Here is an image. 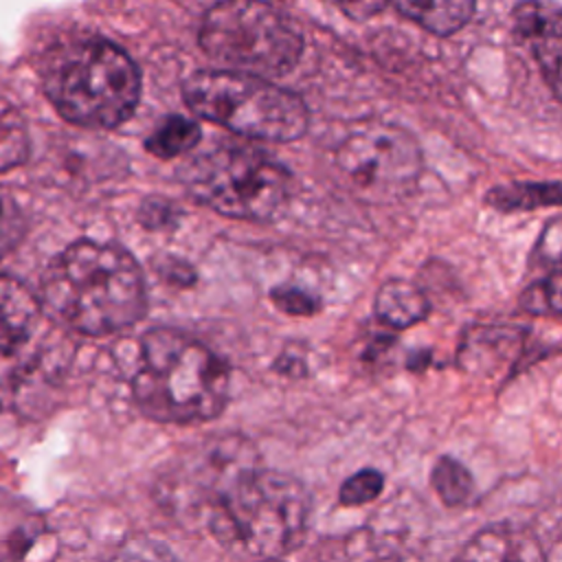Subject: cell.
I'll use <instances>...</instances> for the list:
<instances>
[{
  "label": "cell",
  "instance_id": "9a60e30c",
  "mask_svg": "<svg viewBox=\"0 0 562 562\" xmlns=\"http://www.w3.org/2000/svg\"><path fill=\"white\" fill-rule=\"evenodd\" d=\"M200 136L202 130L193 119H187L182 114H169L145 138V149L156 158L171 160L189 154L200 143Z\"/></svg>",
  "mask_w": 562,
  "mask_h": 562
},
{
  "label": "cell",
  "instance_id": "e0dca14e",
  "mask_svg": "<svg viewBox=\"0 0 562 562\" xmlns=\"http://www.w3.org/2000/svg\"><path fill=\"white\" fill-rule=\"evenodd\" d=\"M29 154V134L15 110L0 103V171L24 162Z\"/></svg>",
  "mask_w": 562,
  "mask_h": 562
},
{
  "label": "cell",
  "instance_id": "8fae6325",
  "mask_svg": "<svg viewBox=\"0 0 562 562\" xmlns=\"http://www.w3.org/2000/svg\"><path fill=\"white\" fill-rule=\"evenodd\" d=\"M42 531V514L22 496L0 487V560L24 558Z\"/></svg>",
  "mask_w": 562,
  "mask_h": 562
},
{
  "label": "cell",
  "instance_id": "ac0fdd59",
  "mask_svg": "<svg viewBox=\"0 0 562 562\" xmlns=\"http://www.w3.org/2000/svg\"><path fill=\"white\" fill-rule=\"evenodd\" d=\"M520 307L536 316H560V270L553 268L544 279L527 285Z\"/></svg>",
  "mask_w": 562,
  "mask_h": 562
},
{
  "label": "cell",
  "instance_id": "603a6c76",
  "mask_svg": "<svg viewBox=\"0 0 562 562\" xmlns=\"http://www.w3.org/2000/svg\"><path fill=\"white\" fill-rule=\"evenodd\" d=\"M138 220L149 231L176 228L180 220V209L165 198H147L138 209Z\"/></svg>",
  "mask_w": 562,
  "mask_h": 562
},
{
  "label": "cell",
  "instance_id": "4fadbf2b",
  "mask_svg": "<svg viewBox=\"0 0 562 562\" xmlns=\"http://www.w3.org/2000/svg\"><path fill=\"white\" fill-rule=\"evenodd\" d=\"M408 20L435 35L459 31L474 13L476 0H386Z\"/></svg>",
  "mask_w": 562,
  "mask_h": 562
},
{
  "label": "cell",
  "instance_id": "6da1fadb",
  "mask_svg": "<svg viewBox=\"0 0 562 562\" xmlns=\"http://www.w3.org/2000/svg\"><path fill=\"white\" fill-rule=\"evenodd\" d=\"M42 303L66 327L105 336L136 325L147 312L145 277L119 244L79 239L50 259Z\"/></svg>",
  "mask_w": 562,
  "mask_h": 562
},
{
  "label": "cell",
  "instance_id": "7a4b0ae2",
  "mask_svg": "<svg viewBox=\"0 0 562 562\" xmlns=\"http://www.w3.org/2000/svg\"><path fill=\"white\" fill-rule=\"evenodd\" d=\"M204 512L222 547L246 555L279 558L303 542L310 494L294 476L259 468L252 459L220 483Z\"/></svg>",
  "mask_w": 562,
  "mask_h": 562
},
{
  "label": "cell",
  "instance_id": "7402d4cb",
  "mask_svg": "<svg viewBox=\"0 0 562 562\" xmlns=\"http://www.w3.org/2000/svg\"><path fill=\"white\" fill-rule=\"evenodd\" d=\"M270 299L277 310H281L283 314H292V316H312L321 307L318 296H314L301 288H292V285L274 288L270 292Z\"/></svg>",
  "mask_w": 562,
  "mask_h": 562
},
{
  "label": "cell",
  "instance_id": "8992f818",
  "mask_svg": "<svg viewBox=\"0 0 562 562\" xmlns=\"http://www.w3.org/2000/svg\"><path fill=\"white\" fill-rule=\"evenodd\" d=\"M178 178L198 204L248 222L277 217L292 191V176L283 165L257 149L233 145H220L187 160Z\"/></svg>",
  "mask_w": 562,
  "mask_h": 562
},
{
  "label": "cell",
  "instance_id": "cb8c5ba5",
  "mask_svg": "<svg viewBox=\"0 0 562 562\" xmlns=\"http://www.w3.org/2000/svg\"><path fill=\"white\" fill-rule=\"evenodd\" d=\"M151 268L156 274L165 279V283L178 285V288H189L195 283V270L189 261L176 257V255H158L151 259Z\"/></svg>",
  "mask_w": 562,
  "mask_h": 562
},
{
  "label": "cell",
  "instance_id": "ffe728a7",
  "mask_svg": "<svg viewBox=\"0 0 562 562\" xmlns=\"http://www.w3.org/2000/svg\"><path fill=\"white\" fill-rule=\"evenodd\" d=\"M26 220L18 200L0 187V259L9 255L24 237Z\"/></svg>",
  "mask_w": 562,
  "mask_h": 562
},
{
  "label": "cell",
  "instance_id": "5b68a950",
  "mask_svg": "<svg viewBox=\"0 0 562 562\" xmlns=\"http://www.w3.org/2000/svg\"><path fill=\"white\" fill-rule=\"evenodd\" d=\"M187 108L239 136L292 143L307 132L305 101L261 75L241 70H198L182 83Z\"/></svg>",
  "mask_w": 562,
  "mask_h": 562
},
{
  "label": "cell",
  "instance_id": "44dd1931",
  "mask_svg": "<svg viewBox=\"0 0 562 562\" xmlns=\"http://www.w3.org/2000/svg\"><path fill=\"white\" fill-rule=\"evenodd\" d=\"M461 555L463 558H476V560L479 558H483V560L516 558V553L512 551L509 538L498 529H485L479 536H474Z\"/></svg>",
  "mask_w": 562,
  "mask_h": 562
},
{
  "label": "cell",
  "instance_id": "ba28073f",
  "mask_svg": "<svg viewBox=\"0 0 562 562\" xmlns=\"http://www.w3.org/2000/svg\"><path fill=\"white\" fill-rule=\"evenodd\" d=\"M336 169L369 200H397L422 176V149L411 132L393 123H364L334 149Z\"/></svg>",
  "mask_w": 562,
  "mask_h": 562
},
{
  "label": "cell",
  "instance_id": "d4e9b609",
  "mask_svg": "<svg viewBox=\"0 0 562 562\" xmlns=\"http://www.w3.org/2000/svg\"><path fill=\"white\" fill-rule=\"evenodd\" d=\"M327 2L336 4L340 11H345L347 15L356 18V20L371 18V15L380 13L382 7L386 4V0H327Z\"/></svg>",
  "mask_w": 562,
  "mask_h": 562
},
{
  "label": "cell",
  "instance_id": "30bf717a",
  "mask_svg": "<svg viewBox=\"0 0 562 562\" xmlns=\"http://www.w3.org/2000/svg\"><path fill=\"white\" fill-rule=\"evenodd\" d=\"M42 305L18 279L0 274V358L22 349L40 325Z\"/></svg>",
  "mask_w": 562,
  "mask_h": 562
},
{
  "label": "cell",
  "instance_id": "d6986e66",
  "mask_svg": "<svg viewBox=\"0 0 562 562\" xmlns=\"http://www.w3.org/2000/svg\"><path fill=\"white\" fill-rule=\"evenodd\" d=\"M382 490H384V474L375 468H362L356 474L345 479V483L340 485L338 501L345 507H360L375 501Z\"/></svg>",
  "mask_w": 562,
  "mask_h": 562
},
{
  "label": "cell",
  "instance_id": "2e32d148",
  "mask_svg": "<svg viewBox=\"0 0 562 562\" xmlns=\"http://www.w3.org/2000/svg\"><path fill=\"white\" fill-rule=\"evenodd\" d=\"M430 483L437 496L441 498V503L448 507H461L474 494V481L470 470L461 461L448 454L435 461L430 472Z\"/></svg>",
  "mask_w": 562,
  "mask_h": 562
},
{
  "label": "cell",
  "instance_id": "52a82bcc",
  "mask_svg": "<svg viewBox=\"0 0 562 562\" xmlns=\"http://www.w3.org/2000/svg\"><path fill=\"white\" fill-rule=\"evenodd\" d=\"M202 50L235 70L283 75L303 50L294 22L266 0H222L200 24Z\"/></svg>",
  "mask_w": 562,
  "mask_h": 562
},
{
  "label": "cell",
  "instance_id": "9c48e42d",
  "mask_svg": "<svg viewBox=\"0 0 562 562\" xmlns=\"http://www.w3.org/2000/svg\"><path fill=\"white\" fill-rule=\"evenodd\" d=\"M560 9L549 0H525L514 11V31L525 40L553 92H560V53H562Z\"/></svg>",
  "mask_w": 562,
  "mask_h": 562
},
{
  "label": "cell",
  "instance_id": "277c9868",
  "mask_svg": "<svg viewBox=\"0 0 562 562\" xmlns=\"http://www.w3.org/2000/svg\"><path fill=\"white\" fill-rule=\"evenodd\" d=\"M42 86L66 121L94 130L125 123L140 99L136 64L108 40H81L50 53Z\"/></svg>",
  "mask_w": 562,
  "mask_h": 562
},
{
  "label": "cell",
  "instance_id": "5bb4252c",
  "mask_svg": "<svg viewBox=\"0 0 562 562\" xmlns=\"http://www.w3.org/2000/svg\"><path fill=\"white\" fill-rule=\"evenodd\" d=\"M485 202L501 213L533 211L560 204V182H507L490 189Z\"/></svg>",
  "mask_w": 562,
  "mask_h": 562
},
{
  "label": "cell",
  "instance_id": "3957f363",
  "mask_svg": "<svg viewBox=\"0 0 562 562\" xmlns=\"http://www.w3.org/2000/svg\"><path fill=\"white\" fill-rule=\"evenodd\" d=\"M228 386V364L202 340L171 327L140 338L132 397L145 417L162 424L209 422L224 411Z\"/></svg>",
  "mask_w": 562,
  "mask_h": 562
},
{
  "label": "cell",
  "instance_id": "7c38bea8",
  "mask_svg": "<svg viewBox=\"0 0 562 562\" xmlns=\"http://www.w3.org/2000/svg\"><path fill=\"white\" fill-rule=\"evenodd\" d=\"M373 310L382 325L391 329H406L428 316L430 301L417 283L389 279L380 285Z\"/></svg>",
  "mask_w": 562,
  "mask_h": 562
}]
</instances>
